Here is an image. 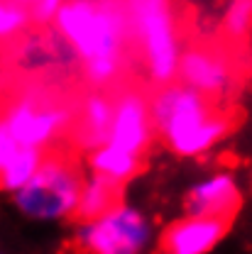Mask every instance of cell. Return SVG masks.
I'll list each match as a JSON object with an SVG mask.
<instances>
[{"instance_id":"cell-1","label":"cell","mask_w":252,"mask_h":254,"mask_svg":"<svg viewBox=\"0 0 252 254\" xmlns=\"http://www.w3.org/2000/svg\"><path fill=\"white\" fill-rule=\"evenodd\" d=\"M54 27L93 86H108L120 76L130 47L123 0H66Z\"/></svg>"},{"instance_id":"cell-2","label":"cell","mask_w":252,"mask_h":254,"mask_svg":"<svg viewBox=\"0 0 252 254\" xmlns=\"http://www.w3.org/2000/svg\"><path fill=\"white\" fill-rule=\"evenodd\" d=\"M152 127L167 149L179 157H201L228 134L230 123L211 110V100L184 83H164L150 100Z\"/></svg>"},{"instance_id":"cell-3","label":"cell","mask_w":252,"mask_h":254,"mask_svg":"<svg viewBox=\"0 0 252 254\" xmlns=\"http://www.w3.org/2000/svg\"><path fill=\"white\" fill-rule=\"evenodd\" d=\"M130 42L137 47L147 76L164 86L176 78L181 39L171 0H123Z\"/></svg>"},{"instance_id":"cell-4","label":"cell","mask_w":252,"mask_h":254,"mask_svg":"<svg viewBox=\"0 0 252 254\" xmlns=\"http://www.w3.org/2000/svg\"><path fill=\"white\" fill-rule=\"evenodd\" d=\"M84 186L81 171L62 157H44L37 174L15 190V205L32 220H64L76 215Z\"/></svg>"},{"instance_id":"cell-5","label":"cell","mask_w":252,"mask_h":254,"mask_svg":"<svg viewBox=\"0 0 252 254\" xmlns=\"http://www.w3.org/2000/svg\"><path fill=\"white\" fill-rule=\"evenodd\" d=\"M150 237V220L140 210L118 203L93 220H81L74 245L81 254H142Z\"/></svg>"},{"instance_id":"cell-6","label":"cell","mask_w":252,"mask_h":254,"mask_svg":"<svg viewBox=\"0 0 252 254\" xmlns=\"http://www.w3.org/2000/svg\"><path fill=\"white\" fill-rule=\"evenodd\" d=\"M0 118L20 147H34L42 152L44 147L57 142L74 123V113L66 105L49 98L47 93L32 91L10 100Z\"/></svg>"},{"instance_id":"cell-7","label":"cell","mask_w":252,"mask_h":254,"mask_svg":"<svg viewBox=\"0 0 252 254\" xmlns=\"http://www.w3.org/2000/svg\"><path fill=\"white\" fill-rule=\"evenodd\" d=\"M179 83L189 86L208 100H218L233 88V64L218 49L193 44L189 49H181L179 68H176Z\"/></svg>"},{"instance_id":"cell-8","label":"cell","mask_w":252,"mask_h":254,"mask_svg":"<svg viewBox=\"0 0 252 254\" xmlns=\"http://www.w3.org/2000/svg\"><path fill=\"white\" fill-rule=\"evenodd\" d=\"M155 134L152 115H150V103L145 95L125 91L113 100V123L108 132V144H115L125 152H132L142 157V152L150 147Z\"/></svg>"},{"instance_id":"cell-9","label":"cell","mask_w":252,"mask_h":254,"mask_svg":"<svg viewBox=\"0 0 252 254\" xmlns=\"http://www.w3.org/2000/svg\"><path fill=\"white\" fill-rule=\"evenodd\" d=\"M225 218L186 215L167 227L162 235V254H206L211 252L228 232Z\"/></svg>"},{"instance_id":"cell-10","label":"cell","mask_w":252,"mask_h":254,"mask_svg":"<svg viewBox=\"0 0 252 254\" xmlns=\"http://www.w3.org/2000/svg\"><path fill=\"white\" fill-rule=\"evenodd\" d=\"M240 208V189L233 174L218 171L213 176L201 179L186 193V215H208V218H225L233 220V215Z\"/></svg>"},{"instance_id":"cell-11","label":"cell","mask_w":252,"mask_h":254,"mask_svg":"<svg viewBox=\"0 0 252 254\" xmlns=\"http://www.w3.org/2000/svg\"><path fill=\"white\" fill-rule=\"evenodd\" d=\"M110 123H113V98L105 93H88L79 110H76V139L81 147L95 149L100 144H105L108 132H110Z\"/></svg>"},{"instance_id":"cell-12","label":"cell","mask_w":252,"mask_h":254,"mask_svg":"<svg viewBox=\"0 0 252 254\" xmlns=\"http://www.w3.org/2000/svg\"><path fill=\"white\" fill-rule=\"evenodd\" d=\"M88 164H91L93 174L105 176V179H110V181H115L120 186L127 184L130 179H135L140 174V166H142V161H140L137 154L125 152V149H120L115 144H108V142L91 149Z\"/></svg>"},{"instance_id":"cell-13","label":"cell","mask_w":252,"mask_h":254,"mask_svg":"<svg viewBox=\"0 0 252 254\" xmlns=\"http://www.w3.org/2000/svg\"><path fill=\"white\" fill-rule=\"evenodd\" d=\"M120 184L91 174L84 186H81V195H79V205H76V218L79 220H93L98 215L108 213L110 208H115L120 203Z\"/></svg>"},{"instance_id":"cell-14","label":"cell","mask_w":252,"mask_h":254,"mask_svg":"<svg viewBox=\"0 0 252 254\" xmlns=\"http://www.w3.org/2000/svg\"><path fill=\"white\" fill-rule=\"evenodd\" d=\"M44 161V152L34 149V147H20L12 152V157L7 159V164L0 171V189L2 190H20L32 176L37 174V169Z\"/></svg>"},{"instance_id":"cell-15","label":"cell","mask_w":252,"mask_h":254,"mask_svg":"<svg viewBox=\"0 0 252 254\" xmlns=\"http://www.w3.org/2000/svg\"><path fill=\"white\" fill-rule=\"evenodd\" d=\"M27 20H30V10L25 0H0V42L20 34Z\"/></svg>"},{"instance_id":"cell-16","label":"cell","mask_w":252,"mask_h":254,"mask_svg":"<svg viewBox=\"0 0 252 254\" xmlns=\"http://www.w3.org/2000/svg\"><path fill=\"white\" fill-rule=\"evenodd\" d=\"M252 27V0H228L223 12V32L233 39L245 37Z\"/></svg>"},{"instance_id":"cell-17","label":"cell","mask_w":252,"mask_h":254,"mask_svg":"<svg viewBox=\"0 0 252 254\" xmlns=\"http://www.w3.org/2000/svg\"><path fill=\"white\" fill-rule=\"evenodd\" d=\"M66 0H27V10H30V17L39 25H47V22H54L57 12L64 7Z\"/></svg>"},{"instance_id":"cell-18","label":"cell","mask_w":252,"mask_h":254,"mask_svg":"<svg viewBox=\"0 0 252 254\" xmlns=\"http://www.w3.org/2000/svg\"><path fill=\"white\" fill-rule=\"evenodd\" d=\"M15 149H17V142L12 139V134L7 132V127H5L2 118H0V171H2V166L7 164V159L12 157Z\"/></svg>"},{"instance_id":"cell-19","label":"cell","mask_w":252,"mask_h":254,"mask_svg":"<svg viewBox=\"0 0 252 254\" xmlns=\"http://www.w3.org/2000/svg\"><path fill=\"white\" fill-rule=\"evenodd\" d=\"M0 254H2V252H0Z\"/></svg>"}]
</instances>
